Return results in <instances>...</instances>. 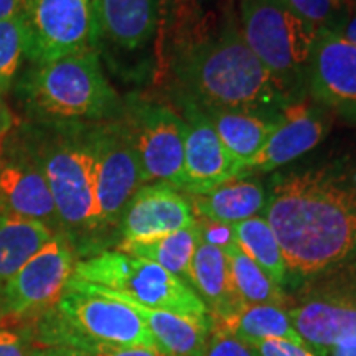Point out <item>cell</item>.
Listing matches in <instances>:
<instances>
[{
  "mask_svg": "<svg viewBox=\"0 0 356 356\" xmlns=\"http://www.w3.org/2000/svg\"><path fill=\"white\" fill-rule=\"evenodd\" d=\"M262 216L282 249L289 277L309 279L356 256V185L337 167L279 173Z\"/></svg>",
  "mask_w": 356,
  "mask_h": 356,
  "instance_id": "cell-1",
  "label": "cell"
},
{
  "mask_svg": "<svg viewBox=\"0 0 356 356\" xmlns=\"http://www.w3.org/2000/svg\"><path fill=\"white\" fill-rule=\"evenodd\" d=\"M200 22L173 48L170 73L175 96L202 108L239 109L280 118L289 101L244 42L228 10L216 29Z\"/></svg>",
  "mask_w": 356,
  "mask_h": 356,
  "instance_id": "cell-2",
  "label": "cell"
},
{
  "mask_svg": "<svg viewBox=\"0 0 356 356\" xmlns=\"http://www.w3.org/2000/svg\"><path fill=\"white\" fill-rule=\"evenodd\" d=\"M19 131L44 173L61 234L81 259L106 251L96 200L95 122L20 119Z\"/></svg>",
  "mask_w": 356,
  "mask_h": 356,
  "instance_id": "cell-3",
  "label": "cell"
},
{
  "mask_svg": "<svg viewBox=\"0 0 356 356\" xmlns=\"http://www.w3.org/2000/svg\"><path fill=\"white\" fill-rule=\"evenodd\" d=\"M12 88L24 121L106 122L121 119L124 111L96 50L29 65Z\"/></svg>",
  "mask_w": 356,
  "mask_h": 356,
  "instance_id": "cell-4",
  "label": "cell"
},
{
  "mask_svg": "<svg viewBox=\"0 0 356 356\" xmlns=\"http://www.w3.org/2000/svg\"><path fill=\"white\" fill-rule=\"evenodd\" d=\"M239 29L289 104L307 99V73L320 30L284 0H239Z\"/></svg>",
  "mask_w": 356,
  "mask_h": 356,
  "instance_id": "cell-5",
  "label": "cell"
},
{
  "mask_svg": "<svg viewBox=\"0 0 356 356\" xmlns=\"http://www.w3.org/2000/svg\"><path fill=\"white\" fill-rule=\"evenodd\" d=\"M73 277L111 289L150 309L172 312L210 327V315L197 292L152 261L106 249L79 259Z\"/></svg>",
  "mask_w": 356,
  "mask_h": 356,
  "instance_id": "cell-6",
  "label": "cell"
},
{
  "mask_svg": "<svg viewBox=\"0 0 356 356\" xmlns=\"http://www.w3.org/2000/svg\"><path fill=\"white\" fill-rule=\"evenodd\" d=\"M121 121L139 160L145 184L163 181L184 191L185 122L167 102L131 92L124 97Z\"/></svg>",
  "mask_w": 356,
  "mask_h": 356,
  "instance_id": "cell-7",
  "label": "cell"
},
{
  "mask_svg": "<svg viewBox=\"0 0 356 356\" xmlns=\"http://www.w3.org/2000/svg\"><path fill=\"white\" fill-rule=\"evenodd\" d=\"M19 13L25 24V60L30 65L96 50L92 0H20Z\"/></svg>",
  "mask_w": 356,
  "mask_h": 356,
  "instance_id": "cell-8",
  "label": "cell"
},
{
  "mask_svg": "<svg viewBox=\"0 0 356 356\" xmlns=\"http://www.w3.org/2000/svg\"><path fill=\"white\" fill-rule=\"evenodd\" d=\"M96 200L106 248L118 243V226L129 200L144 185L139 160L121 119L95 122Z\"/></svg>",
  "mask_w": 356,
  "mask_h": 356,
  "instance_id": "cell-9",
  "label": "cell"
},
{
  "mask_svg": "<svg viewBox=\"0 0 356 356\" xmlns=\"http://www.w3.org/2000/svg\"><path fill=\"white\" fill-rule=\"evenodd\" d=\"M78 256L63 234H55L0 291V315L32 318L60 302Z\"/></svg>",
  "mask_w": 356,
  "mask_h": 356,
  "instance_id": "cell-10",
  "label": "cell"
},
{
  "mask_svg": "<svg viewBox=\"0 0 356 356\" xmlns=\"http://www.w3.org/2000/svg\"><path fill=\"white\" fill-rule=\"evenodd\" d=\"M0 211L40 221L61 234L50 186L19 127L0 145Z\"/></svg>",
  "mask_w": 356,
  "mask_h": 356,
  "instance_id": "cell-11",
  "label": "cell"
},
{
  "mask_svg": "<svg viewBox=\"0 0 356 356\" xmlns=\"http://www.w3.org/2000/svg\"><path fill=\"white\" fill-rule=\"evenodd\" d=\"M96 51L119 68L149 50L160 26V0H92Z\"/></svg>",
  "mask_w": 356,
  "mask_h": 356,
  "instance_id": "cell-12",
  "label": "cell"
},
{
  "mask_svg": "<svg viewBox=\"0 0 356 356\" xmlns=\"http://www.w3.org/2000/svg\"><path fill=\"white\" fill-rule=\"evenodd\" d=\"M185 122L184 193L203 195L239 175V163L228 152L204 111L186 97L175 96Z\"/></svg>",
  "mask_w": 356,
  "mask_h": 356,
  "instance_id": "cell-13",
  "label": "cell"
},
{
  "mask_svg": "<svg viewBox=\"0 0 356 356\" xmlns=\"http://www.w3.org/2000/svg\"><path fill=\"white\" fill-rule=\"evenodd\" d=\"M307 95L322 108L356 121V44L320 32L307 73Z\"/></svg>",
  "mask_w": 356,
  "mask_h": 356,
  "instance_id": "cell-14",
  "label": "cell"
},
{
  "mask_svg": "<svg viewBox=\"0 0 356 356\" xmlns=\"http://www.w3.org/2000/svg\"><path fill=\"white\" fill-rule=\"evenodd\" d=\"M332 126L330 111L315 101H299L284 109V119L266 145L246 162L238 177L269 173L315 149Z\"/></svg>",
  "mask_w": 356,
  "mask_h": 356,
  "instance_id": "cell-15",
  "label": "cell"
},
{
  "mask_svg": "<svg viewBox=\"0 0 356 356\" xmlns=\"http://www.w3.org/2000/svg\"><path fill=\"white\" fill-rule=\"evenodd\" d=\"M193 225V210L184 191L163 181L145 184L134 193L122 213L118 226V244L149 241Z\"/></svg>",
  "mask_w": 356,
  "mask_h": 356,
  "instance_id": "cell-16",
  "label": "cell"
},
{
  "mask_svg": "<svg viewBox=\"0 0 356 356\" xmlns=\"http://www.w3.org/2000/svg\"><path fill=\"white\" fill-rule=\"evenodd\" d=\"M287 315L304 345L322 356L332 346L356 345V289L320 292Z\"/></svg>",
  "mask_w": 356,
  "mask_h": 356,
  "instance_id": "cell-17",
  "label": "cell"
},
{
  "mask_svg": "<svg viewBox=\"0 0 356 356\" xmlns=\"http://www.w3.org/2000/svg\"><path fill=\"white\" fill-rule=\"evenodd\" d=\"M74 284L83 287L84 291H89L97 296L109 297V299H115L122 304L131 307L139 317L144 320L147 328L162 346L168 356H202L204 345H207L208 335H210V327L208 325L198 323L195 320L181 317V315L172 314L167 310L150 309L139 304V302L129 299V297L122 296V293L111 291V289H104L95 284L83 282L71 277Z\"/></svg>",
  "mask_w": 356,
  "mask_h": 356,
  "instance_id": "cell-18",
  "label": "cell"
},
{
  "mask_svg": "<svg viewBox=\"0 0 356 356\" xmlns=\"http://www.w3.org/2000/svg\"><path fill=\"white\" fill-rule=\"evenodd\" d=\"M193 215L226 225L261 216L267 203V188L254 175L234 177L215 190L188 197Z\"/></svg>",
  "mask_w": 356,
  "mask_h": 356,
  "instance_id": "cell-19",
  "label": "cell"
},
{
  "mask_svg": "<svg viewBox=\"0 0 356 356\" xmlns=\"http://www.w3.org/2000/svg\"><path fill=\"white\" fill-rule=\"evenodd\" d=\"M202 109L211 121L222 145L239 163V172L244 163L257 155L266 145V142L284 119V113L280 118H273V115L251 113V111L221 108Z\"/></svg>",
  "mask_w": 356,
  "mask_h": 356,
  "instance_id": "cell-20",
  "label": "cell"
},
{
  "mask_svg": "<svg viewBox=\"0 0 356 356\" xmlns=\"http://www.w3.org/2000/svg\"><path fill=\"white\" fill-rule=\"evenodd\" d=\"M191 289L207 307L210 318L225 317L243 305L236 296L228 257L221 249L200 241L191 261Z\"/></svg>",
  "mask_w": 356,
  "mask_h": 356,
  "instance_id": "cell-21",
  "label": "cell"
},
{
  "mask_svg": "<svg viewBox=\"0 0 356 356\" xmlns=\"http://www.w3.org/2000/svg\"><path fill=\"white\" fill-rule=\"evenodd\" d=\"M210 332L225 333L248 345L269 338H279L305 346L293 328L287 310L274 305H241L233 314L210 318Z\"/></svg>",
  "mask_w": 356,
  "mask_h": 356,
  "instance_id": "cell-22",
  "label": "cell"
},
{
  "mask_svg": "<svg viewBox=\"0 0 356 356\" xmlns=\"http://www.w3.org/2000/svg\"><path fill=\"white\" fill-rule=\"evenodd\" d=\"M53 236L43 222L0 211V291Z\"/></svg>",
  "mask_w": 356,
  "mask_h": 356,
  "instance_id": "cell-23",
  "label": "cell"
},
{
  "mask_svg": "<svg viewBox=\"0 0 356 356\" xmlns=\"http://www.w3.org/2000/svg\"><path fill=\"white\" fill-rule=\"evenodd\" d=\"M197 244L198 234L193 225L191 228L175 231V233L149 239V241L119 243L118 251L152 261L191 287V261H193Z\"/></svg>",
  "mask_w": 356,
  "mask_h": 356,
  "instance_id": "cell-24",
  "label": "cell"
},
{
  "mask_svg": "<svg viewBox=\"0 0 356 356\" xmlns=\"http://www.w3.org/2000/svg\"><path fill=\"white\" fill-rule=\"evenodd\" d=\"M236 243L264 273L282 289L289 280V270L282 249L264 216H254L233 225Z\"/></svg>",
  "mask_w": 356,
  "mask_h": 356,
  "instance_id": "cell-25",
  "label": "cell"
},
{
  "mask_svg": "<svg viewBox=\"0 0 356 356\" xmlns=\"http://www.w3.org/2000/svg\"><path fill=\"white\" fill-rule=\"evenodd\" d=\"M225 254L229 261L236 296L243 305H274L284 309L289 304L284 289H280L251 257L244 254L241 248H231Z\"/></svg>",
  "mask_w": 356,
  "mask_h": 356,
  "instance_id": "cell-26",
  "label": "cell"
},
{
  "mask_svg": "<svg viewBox=\"0 0 356 356\" xmlns=\"http://www.w3.org/2000/svg\"><path fill=\"white\" fill-rule=\"evenodd\" d=\"M25 48L26 32L20 13L0 20V96L12 91L25 60Z\"/></svg>",
  "mask_w": 356,
  "mask_h": 356,
  "instance_id": "cell-27",
  "label": "cell"
},
{
  "mask_svg": "<svg viewBox=\"0 0 356 356\" xmlns=\"http://www.w3.org/2000/svg\"><path fill=\"white\" fill-rule=\"evenodd\" d=\"M284 2L320 32H333L338 35L355 10L351 0H284Z\"/></svg>",
  "mask_w": 356,
  "mask_h": 356,
  "instance_id": "cell-28",
  "label": "cell"
},
{
  "mask_svg": "<svg viewBox=\"0 0 356 356\" xmlns=\"http://www.w3.org/2000/svg\"><path fill=\"white\" fill-rule=\"evenodd\" d=\"M33 350V317L0 315V356H32Z\"/></svg>",
  "mask_w": 356,
  "mask_h": 356,
  "instance_id": "cell-29",
  "label": "cell"
},
{
  "mask_svg": "<svg viewBox=\"0 0 356 356\" xmlns=\"http://www.w3.org/2000/svg\"><path fill=\"white\" fill-rule=\"evenodd\" d=\"M195 229H197L200 243L221 249L222 252L238 246L233 225H226V222H218L195 216Z\"/></svg>",
  "mask_w": 356,
  "mask_h": 356,
  "instance_id": "cell-30",
  "label": "cell"
},
{
  "mask_svg": "<svg viewBox=\"0 0 356 356\" xmlns=\"http://www.w3.org/2000/svg\"><path fill=\"white\" fill-rule=\"evenodd\" d=\"M202 356H259L252 346L225 333L210 332Z\"/></svg>",
  "mask_w": 356,
  "mask_h": 356,
  "instance_id": "cell-31",
  "label": "cell"
},
{
  "mask_svg": "<svg viewBox=\"0 0 356 356\" xmlns=\"http://www.w3.org/2000/svg\"><path fill=\"white\" fill-rule=\"evenodd\" d=\"M249 346H252L259 356H317L307 346L296 345L287 340H279V338L261 340Z\"/></svg>",
  "mask_w": 356,
  "mask_h": 356,
  "instance_id": "cell-32",
  "label": "cell"
},
{
  "mask_svg": "<svg viewBox=\"0 0 356 356\" xmlns=\"http://www.w3.org/2000/svg\"><path fill=\"white\" fill-rule=\"evenodd\" d=\"M86 356H168V355L154 348H145V346L95 345L86 351Z\"/></svg>",
  "mask_w": 356,
  "mask_h": 356,
  "instance_id": "cell-33",
  "label": "cell"
},
{
  "mask_svg": "<svg viewBox=\"0 0 356 356\" xmlns=\"http://www.w3.org/2000/svg\"><path fill=\"white\" fill-rule=\"evenodd\" d=\"M20 119L13 114L10 106L7 104V101L0 96V145L6 137L10 134L13 129L19 126Z\"/></svg>",
  "mask_w": 356,
  "mask_h": 356,
  "instance_id": "cell-34",
  "label": "cell"
},
{
  "mask_svg": "<svg viewBox=\"0 0 356 356\" xmlns=\"http://www.w3.org/2000/svg\"><path fill=\"white\" fill-rule=\"evenodd\" d=\"M32 356H86V353L74 348H68V346H50V348L33 350Z\"/></svg>",
  "mask_w": 356,
  "mask_h": 356,
  "instance_id": "cell-35",
  "label": "cell"
},
{
  "mask_svg": "<svg viewBox=\"0 0 356 356\" xmlns=\"http://www.w3.org/2000/svg\"><path fill=\"white\" fill-rule=\"evenodd\" d=\"M340 37H343L346 42L356 44V8L353 10V13L350 15V19L345 24L343 29H341Z\"/></svg>",
  "mask_w": 356,
  "mask_h": 356,
  "instance_id": "cell-36",
  "label": "cell"
},
{
  "mask_svg": "<svg viewBox=\"0 0 356 356\" xmlns=\"http://www.w3.org/2000/svg\"><path fill=\"white\" fill-rule=\"evenodd\" d=\"M20 0H0V20L8 19L19 12Z\"/></svg>",
  "mask_w": 356,
  "mask_h": 356,
  "instance_id": "cell-37",
  "label": "cell"
},
{
  "mask_svg": "<svg viewBox=\"0 0 356 356\" xmlns=\"http://www.w3.org/2000/svg\"><path fill=\"white\" fill-rule=\"evenodd\" d=\"M323 356H356V345H337L325 351Z\"/></svg>",
  "mask_w": 356,
  "mask_h": 356,
  "instance_id": "cell-38",
  "label": "cell"
},
{
  "mask_svg": "<svg viewBox=\"0 0 356 356\" xmlns=\"http://www.w3.org/2000/svg\"><path fill=\"white\" fill-rule=\"evenodd\" d=\"M351 2H353V7H356V0H351Z\"/></svg>",
  "mask_w": 356,
  "mask_h": 356,
  "instance_id": "cell-39",
  "label": "cell"
},
{
  "mask_svg": "<svg viewBox=\"0 0 356 356\" xmlns=\"http://www.w3.org/2000/svg\"><path fill=\"white\" fill-rule=\"evenodd\" d=\"M355 185H356V180H355Z\"/></svg>",
  "mask_w": 356,
  "mask_h": 356,
  "instance_id": "cell-40",
  "label": "cell"
}]
</instances>
